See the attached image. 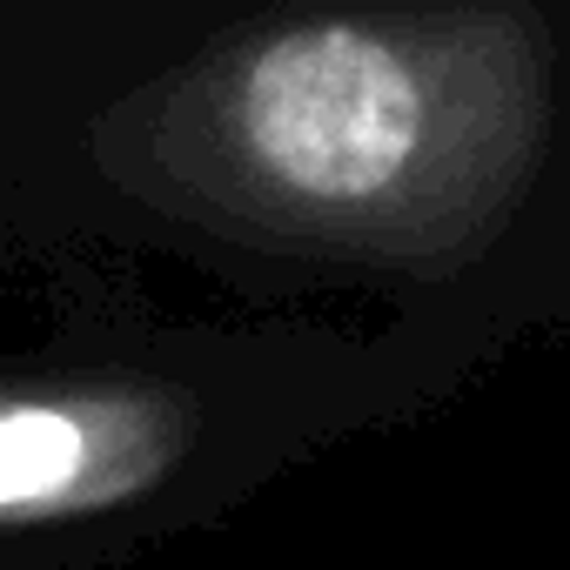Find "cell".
<instances>
[{
	"label": "cell",
	"instance_id": "obj_1",
	"mask_svg": "<svg viewBox=\"0 0 570 570\" xmlns=\"http://www.w3.org/2000/svg\"><path fill=\"white\" fill-rule=\"evenodd\" d=\"M557 128V35L523 0L330 8L215 35L95 121L101 175L215 242L383 268H476Z\"/></svg>",
	"mask_w": 570,
	"mask_h": 570
},
{
	"label": "cell",
	"instance_id": "obj_2",
	"mask_svg": "<svg viewBox=\"0 0 570 570\" xmlns=\"http://www.w3.org/2000/svg\"><path fill=\"white\" fill-rule=\"evenodd\" d=\"M215 410L155 370L0 376V537L135 517L202 470Z\"/></svg>",
	"mask_w": 570,
	"mask_h": 570
}]
</instances>
